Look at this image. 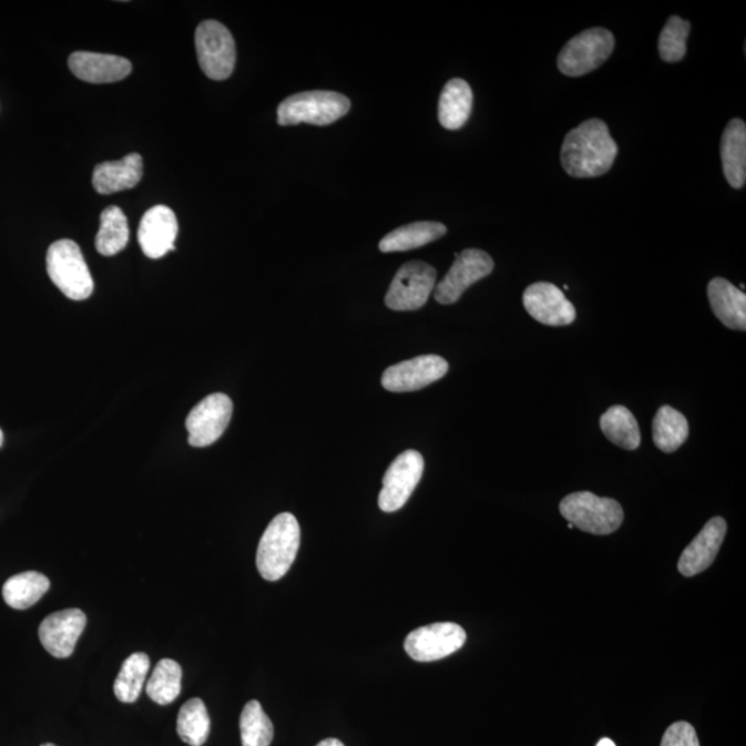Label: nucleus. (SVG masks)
Listing matches in <instances>:
<instances>
[{
  "mask_svg": "<svg viewBox=\"0 0 746 746\" xmlns=\"http://www.w3.org/2000/svg\"><path fill=\"white\" fill-rule=\"evenodd\" d=\"M712 310L723 325L736 330L746 329V295L725 278H714L708 285Z\"/></svg>",
  "mask_w": 746,
  "mask_h": 746,
  "instance_id": "aec40b11",
  "label": "nucleus"
},
{
  "mask_svg": "<svg viewBox=\"0 0 746 746\" xmlns=\"http://www.w3.org/2000/svg\"><path fill=\"white\" fill-rule=\"evenodd\" d=\"M692 24L681 17L672 16L664 30L661 31L658 50L661 59L666 63H678L687 52V38Z\"/></svg>",
  "mask_w": 746,
  "mask_h": 746,
  "instance_id": "2f4dec72",
  "label": "nucleus"
},
{
  "mask_svg": "<svg viewBox=\"0 0 746 746\" xmlns=\"http://www.w3.org/2000/svg\"><path fill=\"white\" fill-rule=\"evenodd\" d=\"M232 417V398L223 392L205 397L188 413L186 420L188 444L195 448L212 446L226 431Z\"/></svg>",
  "mask_w": 746,
  "mask_h": 746,
  "instance_id": "1a4fd4ad",
  "label": "nucleus"
},
{
  "mask_svg": "<svg viewBox=\"0 0 746 746\" xmlns=\"http://www.w3.org/2000/svg\"><path fill=\"white\" fill-rule=\"evenodd\" d=\"M615 38L605 28H591L580 33L561 49L558 65L561 74L582 76L597 70L613 54Z\"/></svg>",
  "mask_w": 746,
  "mask_h": 746,
  "instance_id": "423d86ee",
  "label": "nucleus"
},
{
  "mask_svg": "<svg viewBox=\"0 0 746 746\" xmlns=\"http://www.w3.org/2000/svg\"><path fill=\"white\" fill-rule=\"evenodd\" d=\"M350 106V100L336 92L314 91L292 94L278 105V125L290 126L305 122L327 126L344 117Z\"/></svg>",
  "mask_w": 746,
  "mask_h": 746,
  "instance_id": "7ed1b4c3",
  "label": "nucleus"
},
{
  "mask_svg": "<svg viewBox=\"0 0 746 746\" xmlns=\"http://www.w3.org/2000/svg\"><path fill=\"white\" fill-rule=\"evenodd\" d=\"M661 746H699L695 728L687 722H677L667 728Z\"/></svg>",
  "mask_w": 746,
  "mask_h": 746,
  "instance_id": "473e14b6",
  "label": "nucleus"
},
{
  "mask_svg": "<svg viewBox=\"0 0 746 746\" xmlns=\"http://www.w3.org/2000/svg\"><path fill=\"white\" fill-rule=\"evenodd\" d=\"M48 274L53 284L71 300L91 297L94 283L80 246L71 239H60L48 251Z\"/></svg>",
  "mask_w": 746,
  "mask_h": 746,
  "instance_id": "39448f33",
  "label": "nucleus"
},
{
  "mask_svg": "<svg viewBox=\"0 0 746 746\" xmlns=\"http://www.w3.org/2000/svg\"><path fill=\"white\" fill-rule=\"evenodd\" d=\"M178 223L175 212L164 205H156L145 212L139 227V244L150 259H161L175 249Z\"/></svg>",
  "mask_w": 746,
  "mask_h": 746,
  "instance_id": "dca6fc26",
  "label": "nucleus"
},
{
  "mask_svg": "<svg viewBox=\"0 0 746 746\" xmlns=\"http://www.w3.org/2000/svg\"><path fill=\"white\" fill-rule=\"evenodd\" d=\"M448 369L450 366L440 356H419L387 368L381 386L391 392L417 391L444 378Z\"/></svg>",
  "mask_w": 746,
  "mask_h": 746,
  "instance_id": "ddd939ff",
  "label": "nucleus"
},
{
  "mask_svg": "<svg viewBox=\"0 0 746 746\" xmlns=\"http://www.w3.org/2000/svg\"><path fill=\"white\" fill-rule=\"evenodd\" d=\"M619 155L607 123L589 120L566 134L561 147V165L570 176L591 178L605 175Z\"/></svg>",
  "mask_w": 746,
  "mask_h": 746,
  "instance_id": "f257e3e1",
  "label": "nucleus"
},
{
  "mask_svg": "<svg viewBox=\"0 0 746 746\" xmlns=\"http://www.w3.org/2000/svg\"><path fill=\"white\" fill-rule=\"evenodd\" d=\"M723 172L728 184L739 190L746 182V125L742 120L728 122L721 143Z\"/></svg>",
  "mask_w": 746,
  "mask_h": 746,
  "instance_id": "412c9836",
  "label": "nucleus"
},
{
  "mask_svg": "<svg viewBox=\"0 0 746 746\" xmlns=\"http://www.w3.org/2000/svg\"><path fill=\"white\" fill-rule=\"evenodd\" d=\"M447 227L437 222H417L407 224L395 229L379 243L380 252L391 254V252H407L422 248V246L444 237Z\"/></svg>",
  "mask_w": 746,
  "mask_h": 746,
  "instance_id": "5701e85b",
  "label": "nucleus"
},
{
  "mask_svg": "<svg viewBox=\"0 0 746 746\" xmlns=\"http://www.w3.org/2000/svg\"><path fill=\"white\" fill-rule=\"evenodd\" d=\"M317 746H346L344 743L339 742L336 738H327L324 742L319 743Z\"/></svg>",
  "mask_w": 746,
  "mask_h": 746,
  "instance_id": "72a5a7b5",
  "label": "nucleus"
},
{
  "mask_svg": "<svg viewBox=\"0 0 746 746\" xmlns=\"http://www.w3.org/2000/svg\"><path fill=\"white\" fill-rule=\"evenodd\" d=\"M473 110V92L463 80H451L442 89L439 101V121L448 131L467 125Z\"/></svg>",
  "mask_w": 746,
  "mask_h": 746,
  "instance_id": "4be33fe9",
  "label": "nucleus"
},
{
  "mask_svg": "<svg viewBox=\"0 0 746 746\" xmlns=\"http://www.w3.org/2000/svg\"><path fill=\"white\" fill-rule=\"evenodd\" d=\"M151 662L144 653L127 656L114 683V693L121 703L133 704L137 701L147 678Z\"/></svg>",
  "mask_w": 746,
  "mask_h": 746,
  "instance_id": "cd10ccee",
  "label": "nucleus"
},
{
  "mask_svg": "<svg viewBox=\"0 0 746 746\" xmlns=\"http://www.w3.org/2000/svg\"><path fill=\"white\" fill-rule=\"evenodd\" d=\"M300 527L294 514L280 513L268 524L257 548L256 565L267 581H278L297 556Z\"/></svg>",
  "mask_w": 746,
  "mask_h": 746,
  "instance_id": "f03ea898",
  "label": "nucleus"
},
{
  "mask_svg": "<svg viewBox=\"0 0 746 746\" xmlns=\"http://www.w3.org/2000/svg\"><path fill=\"white\" fill-rule=\"evenodd\" d=\"M69 67L76 78L89 83H112L131 75V61L120 55L75 52L70 55Z\"/></svg>",
  "mask_w": 746,
  "mask_h": 746,
  "instance_id": "a211bd4d",
  "label": "nucleus"
},
{
  "mask_svg": "<svg viewBox=\"0 0 746 746\" xmlns=\"http://www.w3.org/2000/svg\"><path fill=\"white\" fill-rule=\"evenodd\" d=\"M437 272L428 263H406L392 278L386 295V306L396 311L422 308L436 288Z\"/></svg>",
  "mask_w": 746,
  "mask_h": 746,
  "instance_id": "6e6552de",
  "label": "nucleus"
},
{
  "mask_svg": "<svg viewBox=\"0 0 746 746\" xmlns=\"http://www.w3.org/2000/svg\"><path fill=\"white\" fill-rule=\"evenodd\" d=\"M243 746H270L274 726L259 701H249L239 719Z\"/></svg>",
  "mask_w": 746,
  "mask_h": 746,
  "instance_id": "7c9ffc66",
  "label": "nucleus"
},
{
  "mask_svg": "<svg viewBox=\"0 0 746 746\" xmlns=\"http://www.w3.org/2000/svg\"><path fill=\"white\" fill-rule=\"evenodd\" d=\"M41 746H58V745H54L52 743H48V744H42Z\"/></svg>",
  "mask_w": 746,
  "mask_h": 746,
  "instance_id": "e433bc0d",
  "label": "nucleus"
},
{
  "mask_svg": "<svg viewBox=\"0 0 746 746\" xmlns=\"http://www.w3.org/2000/svg\"><path fill=\"white\" fill-rule=\"evenodd\" d=\"M211 733V717L204 701L193 698L182 706L177 716V734L191 746H202Z\"/></svg>",
  "mask_w": 746,
  "mask_h": 746,
  "instance_id": "c756f323",
  "label": "nucleus"
},
{
  "mask_svg": "<svg viewBox=\"0 0 746 746\" xmlns=\"http://www.w3.org/2000/svg\"><path fill=\"white\" fill-rule=\"evenodd\" d=\"M597 746H616L610 738L600 739Z\"/></svg>",
  "mask_w": 746,
  "mask_h": 746,
  "instance_id": "f704fd0d",
  "label": "nucleus"
},
{
  "mask_svg": "<svg viewBox=\"0 0 746 746\" xmlns=\"http://www.w3.org/2000/svg\"><path fill=\"white\" fill-rule=\"evenodd\" d=\"M50 589L47 576L37 571L21 572L9 578L3 585V599L9 607L27 610L35 605Z\"/></svg>",
  "mask_w": 746,
  "mask_h": 746,
  "instance_id": "b1692460",
  "label": "nucleus"
},
{
  "mask_svg": "<svg viewBox=\"0 0 746 746\" xmlns=\"http://www.w3.org/2000/svg\"><path fill=\"white\" fill-rule=\"evenodd\" d=\"M688 422L683 413L670 406H664L656 412L653 422L654 444L662 452H675L686 442Z\"/></svg>",
  "mask_w": 746,
  "mask_h": 746,
  "instance_id": "a878e982",
  "label": "nucleus"
},
{
  "mask_svg": "<svg viewBox=\"0 0 746 746\" xmlns=\"http://www.w3.org/2000/svg\"><path fill=\"white\" fill-rule=\"evenodd\" d=\"M196 55L202 71L213 81H224L232 76L237 49L232 32L222 22H201L195 32Z\"/></svg>",
  "mask_w": 746,
  "mask_h": 746,
  "instance_id": "0eeeda50",
  "label": "nucleus"
},
{
  "mask_svg": "<svg viewBox=\"0 0 746 746\" xmlns=\"http://www.w3.org/2000/svg\"><path fill=\"white\" fill-rule=\"evenodd\" d=\"M129 224L125 213L117 206L106 207L100 217V228L95 235V249L100 255L114 256L126 248Z\"/></svg>",
  "mask_w": 746,
  "mask_h": 746,
  "instance_id": "bb28decb",
  "label": "nucleus"
},
{
  "mask_svg": "<svg viewBox=\"0 0 746 746\" xmlns=\"http://www.w3.org/2000/svg\"><path fill=\"white\" fill-rule=\"evenodd\" d=\"M600 428L613 444L627 451L637 450L642 442L641 429L630 409L614 406L600 419Z\"/></svg>",
  "mask_w": 746,
  "mask_h": 746,
  "instance_id": "393cba45",
  "label": "nucleus"
},
{
  "mask_svg": "<svg viewBox=\"0 0 746 746\" xmlns=\"http://www.w3.org/2000/svg\"><path fill=\"white\" fill-rule=\"evenodd\" d=\"M423 470L422 453L408 450L398 456L385 473L384 488L379 493V508L386 513L400 510L418 487Z\"/></svg>",
  "mask_w": 746,
  "mask_h": 746,
  "instance_id": "9d476101",
  "label": "nucleus"
},
{
  "mask_svg": "<svg viewBox=\"0 0 746 746\" xmlns=\"http://www.w3.org/2000/svg\"><path fill=\"white\" fill-rule=\"evenodd\" d=\"M142 177V155L129 154L120 161L104 162L95 166L93 187L101 195L115 194L136 187Z\"/></svg>",
  "mask_w": 746,
  "mask_h": 746,
  "instance_id": "6ab92c4d",
  "label": "nucleus"
},
{
  "mask_svg": "<svg viewBox=\"0 0 746 746\" xmlns=\"http://www.w3.org/2000/svg\"><path fill=\"white\" fill-rule=\"evenodd\" d=\"M182 666L173 660H161L147 683V694L155 704L165 706L175 703L182 693Z\"/></svg>",
  "mask_w": 746,
  "mask_h": 746,
  "instance_id": "c85d7f7f",
  "label": "nucleus"
},
{
  "mask_svg": "<svg viewBox=\"0 0 746 746\" xmlns=\"http://www.w3.org/2000/svg\"><path fill=\"white\" fill-rule=\"evenodd\" d=\"M457 260L453 262L450 272L447 276L436 285L435 299L440 305H453L464 290L476 284L477 280L490 276L493 270L492 257L480 249H464L462 254L456 255Z\"/></svg>",
  "mask_w": 746,
  "mask_h": 746,
  "instance_id": "f8f14e48",
  "label": "nucleus"
},
{
  "mask_svg": "<svg viewBox=\"0 0 746 746\" xmlns=\"http://www.w3.org/2000/svg\"><path fill=\"white\" fill-rule=\"evenodd\" d=\"M523 303L532 318L549 327H564L574 323L576 318L574 305L566 299L564 292L553 284H532L524 292Z\"/></svg>",
  "mask_w": 746,
  "mask_h": 746,
  "instance_id": "2eb2a0df",
  "label": "nucleus"
},
{
  "mask_svg": "<svg viewBox=\"0 0 746 746\" xmlns=\"http://www.w3.org/2000/svg\"><path fill=\"white\" fill-rule=\"evenodd\" d=\"M86 622V614L80 609L50 614L39 626L42 646L55 658H69L85 631Z\"/></svg>",
  "mask_w": 746,
  "mask_h": 746,
  "instance_id": "4468645a",
  "label": "nucleus"
},
{
  "mask_svg": "<svg viewBox=\"0 0 746 746\" xmlns=\"http://www.w3.org/2000/svg\"><path fill=\"white\" fill-rule=\"evenodd\" d=\"M727 523L725 519L714 518L705 524L694 541L684 549L677 569L684 576H694L709 569L725 541Z\"/></svg>",
  "mask_w": 746,
  "mask_h": 746,
  "instance_id": "f3484780",
  "label": "nucleus"
},
{
  "mask_svg": "<svg viewBox=\"0 0 746 746\" xmlns=\"http://www.w3.org/2000/svg\"><path fill=\"white\" fill-rule=\"evenodd\" d=\"M560 513L576 529L594 535L613 534L624 521V510L619 502L586 491L565 497L560 503Z\"/></svg>",
  "mask_w": 746,
  "mask_h": 746,
  "instance_id": "20e7f679",
  "label": "nucleus"
},
{
  "mask_svg": "<svg viewBox=\"0 0 746 746\" xmlns=\"http://www.w3.org/2000/svg\"><path fill=\"white\" fill-rule=\"evenodd\" d=\"M3 441H4L3 431H2V429H0V447L3 446Z\"/></svg>",
  "mask_w": 746,
  "mask_h": 746,
  "instance_id": "c9c22d12",
  "label": "nucleus"
},
{
  "mask_svg": "<svg viewBox=\"0 0 746 746\" xmlns=\"http://www.w3.org/2000/svg\"><path fill=\"white\" fill-rule=\"evenodd\" d=\"M467 643V632L453 622L418 627L406 638L403 647L412 660L433 662L447 658Z\"/></svg>",
  "mask_w": 746,
  "mask_h": 746,
  "instance_id": "9b49d317",
  "label": "nucleus"
}]
</instances>
